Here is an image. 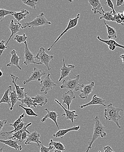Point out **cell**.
<instances>
[{
    "label": "cell",
    "mask_w": 124,
    "mask_h": 152,
    "mask_svg": "<svg viewBox=\"0 0 124 152\" xmlns=\"http://www.w3.org/2000/svg\"><path fill=\"white\" fill-rule=\"evenodd\" d=\"M124 0H117V1L116 6L118 7L122 6L124 4Z\"/></svg>",
    "instance_id": "obj_46"
},
{
    "label": "cell",
    "mask_w": 124,
    "mask_h": 152,
    "mask_svg": "<svg viewBox=\"0 0 124 152\" xmlns=\"http://www.w3.org/2000/svg\"><path fill=\"white\" fill-rule=\"evenodd\" d=\"M49 146H52L55 150H60L63 152L65 151L64 145L61 142H54L52 139L50 140V142L49 143Z\"/></svg>",
    "instance_id": "obj_33"
},
{
    "label": "cell",
    "mask_w": 124,
    "mask_h": 152,
    "mask_svg": "<svg viewBox=\"0 0 124 152\" xmlns=\"http://www.w3.org/2000/svg\"><path fill=\"white\" fill-rule=\"evenodd\" d=\"M105 4H106V5H107L109 8L112 9L113 12V13L114 14V15H115L117 13L115 10H114V4L112 2V1H111V0H107Z\"/></svg>",
    "instance_id": "obj_40"
},
{
    "label": "cell",
    "mask_w": 124,
    "mask_h": 152,
    "mask_svg": "<svg viewBox=\"0 0 124 152\" xmlns=\"http://www.w3.org/2000/svg\"><path fill=\"white\" fill-rule=\"evenodd\" d=\"M3 75V73L2 72L0 71V77L2 76V75Z\"/></svg>",
    "instance_id": "obj_50"
},
{
    "label": "cell",
    "mask_w": 124,
    "mask_h": 152,
    "mask_svg": "<svg viewBox=\"0 0 124 152\" xmlns=\"http://www.w3.org/2000/svg\"><path fill=\"white\" fill-rule=\"evenodd\" d=\"M75 98V96L74 94V91H68L62 95L61 99L63 100V104H66L68 108V110H70V105L73 99Z\"/></svg>",
    "instance_id": "obj_17"
},
{
    "label": "cell",
    "mask_w": 124,
    "mask_h": 152,
    "mask_svg": "<svg viewBox=\"0 0 124 152\" xmlns=\"http://www.w3.org/2000/svg\"><path fill=\"white\" fill-rule=\"evenodd\" d=\"M33 100V103L36 104L40 106H43L48 102V99L44 95L37 94L34 97H31Z\"/></svg>",
    "instance_id": "obj_24"
},
{
    "label": "cell",
    "mask_w": 124,
    "mask_h": 152,
    "mask_svg": "<svg viewBox=\"0 0 124 152\" xmlns=\"http://www.w3.org/2000/svg\"><path fill=\"white\" fill-rule=\"evenodd\" d=\"M32 125V123H29V124H27L22 129H21V130L19 131L18 132H16V133H14V134H12L13 135L12 136H10V137H9L8 138L9 140H11V139H16V140H18V142H20L21 143V142H22V133L24 132H27L28 134H30V132H29V131H28L27 128H28L30 126H31Z\"/></svg>",
    "instance_id": "obj_21"
},
{
    "label": "cell",
    "mask_w": 124,
    "mask_h": 152,
    "mask_svg": "<svg viewBox=\"0 0 124 152\" xmlns=\"http://www.w3.org/2000/svg\"><path fill=\"white\" fill-rule=\"evenodd\" d=\"M30 14L29 12L25 9H22L19 12H14L13 16L14 17L16 20L20 22L23 19H25L27 15Z\"/></svg>",
    "instance_id": "obj_25"
},
{
    "label": "cell",
    "mask_w": 124,
    "mask_h": 152,
    "mask_svg": "<svg viewBox=\"0 0 124 152\" xmlns=\"http://www.w3.org/2000/svg\"><path fill=\"white\" fill-rule=\"evenodd\" d=\"M0 142L8 145L9 147H12L15 149L16 151H22L23 150L22 145H18V141H16L12 140H0Z\"/></svg>",
    "instance_id": "obj_23"
},
{
    "label": "cell",
    "mask_w": 124,
    "mask_h": 152,
    "mask_svg": "<svg viewBox=\"0 0 124 152\" xmlns=\"http://www.w3.org/2000/svg\"><path fill=\"white\" fill-rule=\"evenodd\" d=\"M3 52V51H2V50H0V56H1V55H2Z\"/></svg>",
    "instance_id": "obj_52"
},
{
    "label": "cell",
    "mask_w": 124,
    "mask_h": 152,
    "mask_svg": "<svg viewBox=\"0 0 124 152\" xmlns=\"http://www.w3.org/2000/svg\"><path fill=\"white\" fill-rule=\"evenodd\" d=\"M88 2L89 4L92 6V10L95 14H99L103 15L105 13L103 7L99 0H89Z\"/></svg>",
    "instance_id": "obj_14"
},
{
    "label": "cell",
    "mask_w": 124,
    "mask_h": 152,
    "mask_svg": "<svg viewBox=\"0 0 124 152\" xmlns=\"http://www.w3.org/2000/svg\"><path fill=\"white\" fill-rule=\"evenodd\" d=\"M120 112L124 111L122 109L114 107L113 104L111 103L107 106V109L104 110V117L107 121L114 122L119 129H121V125H119V120L122 118L120 115Z\"/></svg>",
    "instance_id": "obj_1"
},
{
    "label": "cell",
    "mask_w": 124,
    "mask_h": 152,
    "mask_svg": "<svg viewBox=\"0 0 124 152\" xmlns=\"http://www.w3.org/2000/svg\"><path fill=\"white\" fill-rule=\"evenodd\" d=\"M98 152H101L100 151H99Z\"/></svg>",
    "instance_id": "obj_54"
},
{
    "label": "cell",
    "mask_w": 124,
    "mask_h": 152,
    "mask_svg": "<svg viewBox=\"0 0 124 152\" xmlns=\"http://www.w3.org/2000/svg\"><path fill=\"white\" fill-rule=\"evenodd\" d=\"M18 101H20V102L22 103V104H25L27 106L28 108H32V107H34L36 108L38 104H34L33 103V100L31 97L28 96H26L25 97L24 99H18Z\"/></svg>",
    "instance_id": "obj_27"
},
{
    "label": "cell",
    "mask_w": 124,
    "mask_h": 152,
    "mask_svg": "<svg viewBox=\"0 0 124 152\" xmlns=\"http://www.w3.org/2000/svg\"><path fill=\"white\" fill-rule=\"evenodd\" d=\"M7 120H0V132L1 131L3 127H4V125L7 124Z\"/></svg>",
    "instance_id": "obj_44"
},
{
    "label": "cell",
    "mask_w": 124,
    "mask_h": 152,
    "mask_svg": "<svg viewBox=\"0 0 124 152\" xmlns=\"http://www.w3.org/2000/svg\"><path fill=\"white\" fill-rule=\"evenodd\" d=\"M106 100L105 99L101 97H98L97 95H94L92 97L91 101H90L87 104L80 106V108L83 109L84 108L92 105H102L106 107Z\"/></svg>",
    "instance_id": "obj_13"
},
{
    "label": "cell",
    "mask_w": 124,
    "mask_h": 152,
    "mask_svg": "<svg viewBox=\"0 0 124 152\" xmlns=\"http://www.w3.org/2000/svg\"><path fill=\"white\" fill-rule=\"evenodd\" d=\"M19 107L22 108L25 111L27 115L29 116H33L37 117L38 116V115H37L36 114L34 110H32V108H26L23 106V104L19 105Z\"/></svg>",
    "instance_id": "obj_37"
},
{
    "label": "cell",
    "mask_w": 124,
    "mask_h": 152,
    "mask_svg": "<svg viewBox=\"0 0 124 152\" xmlns=\"http://www.w3.org/2000/svg\"><path fill=\"white\" fill-rule=\"evenodd\" d=\"M80 75H75V79L68 80H64L61 86V89H66L68 91H78L79 90L81 85L79 84Z\"/></svg>",
    "instance_id": "obj_4"
},
{
    "label": "cell",
    "mask_w": 124,
    "mask_h": 152,
    "mask_svg": "<svg viewBox=\"0 0 124 152\" xmlns=\"http://www.w3.org/2000/svg\"><path fill=\"white\" fill-rule=\"evenodd\" d=\"M80 14H78L77 16V17H76L75 18H73V19H70V21H69V23H68V25H67L66 28V29H65L63 32H62L61 34L57 38V39H56L55 40V41L54 43L52 45V46H51L49 49H48V51H50L51 50L52 48L54 45H55V44H56V43H57L59 40H60V39L61 38V37L65 33H66L68 30L74 28L76 27V26L78 25V20H79V18H80Z\"/></svg>",
    "instance_id": "obj_8"
},
{
    "label": "cell",
    "mask_w": 124,
    "mask_h": 152,
    "mask_svg": "<svg viewBox=\"0 0 124 152\" xmlns=\"http://www.w3.org/2000/svg\"><path fill=\"white\" fill-rule=\"evenodd\" d=\"M4 146H3V147H2L1 148V149H0V152H3V148L4 147Z\"/></svg>",
    "instance_id": "obj_51"
},
{
    "label": "cell",
    "mask_w": 124,
    "mask_h": 152,
    "mask_svg": "<svg viewBox=\"0 0 124 152\" xmlns=\"http://www.w3.org/2000/svg\"><path fill=\"white\" fill-rule=\"evenodd\" d=\"M11 78L12 80V83L14 85L15 88L16 90V93L17 94V96H18V99H23L25 98L27 94L28 93H26L24 92V88L22 87L20 88L16 84V81L18 80H20L18 77H16L14 75L10 74Z\"/></svg>",
    "instance_id": "obj_11"
},
{
    "label": "cell",
    "mask_w": 124,
    "mask_h": 152,
    "mask_svg": "<svg viewBox=\"0 0 124 152\" xmlns=\"http://www.w3.org/2000/svg\"><path fill=\"white\" fill-rule=\"evenodd\" d=\"M51 22H49L45 18L44 13H41L33 21L23 24L21 28L23 29L27 27L32 28L34 29L35 27L43 26L45 25H51Z\"/></svg>",
    "instance_id": "obj_3"
},
{
    "label": "cell",
    "mask_w": 124,
    "mask_h": 152,
    "mask_svg": "<svg viewBox=\"0 0 124 152\" xmlns=\"http://www.w3.org/2000/svg\"><path fill=\"white\" fill-rule=\"evenodd\" d=\"M26 125L27 123H25L24 121H23L20 125L17 126V128H16L13 130L9 132H3L1 133V134L4 138H8V139L9 137H10V135L14 134V133L18 132L19 131L21 130L22 129L24 128V127Z\"/></svg>",
    "instance_id": "obj_26"
},
{
    "label": "cell",
    "mask_w": 124,
    "mask_h": 152,
    "mask_svg": "<svg viewBox=\"0 0 124 152\" xmlns=\"http://www.w3.org/2000/svg\"><path fill=\"white\" fill-rule=\"evenodd\" d=\"M94 132L86 152H89V150L92 149V144L98 138L101 137L103 138L106 136V133L105 131V126L100 121V119L98 116H96L94 118Z\"/></svg>",
    "instance_id": "obj_2"
},
{
    "label": "cell",
    "mask_w": 124,
    "mask_h": 152,
    "mask_svg": "<svg viewBox=\"0 0 124 152\" xmlns=\"http://www.w3.org/2000/svg\"><path fill=\"white\" fill-rule=\"evenodd\" d=\"M75 66L71 64L66 66L65 62V58H63V66L61 68V75L59 81L60 82H62V80L64 78L69 76L71 75V71L75 69Z\"/></svg>",
    "instance_id": "obj_12"
},
{
    "label": "cell",
    "mask_w": 124,
    "mask_h": 152,
    "mask_svg": "<svg viewBox=\"0 0 124 152\" xmlns=\"http://www.w3.org/2000/svg\"><path fill=\"white\" fill-rule=\"evenodd\" d=\"M12 90V87L11 86H9L7 88V90L4 92V94L2 98L0 100V104L2 103H5L8 104L9 106H12L11 104V99L9 96V92Z\"/></svg>",
    "instance_id": "obj_28"
},
{
    "label": "cell",
    "mask_w": 124,
    "mask_h": 152,
    "mask_svg": "<svg viewBox=\"0 0 124 152\" xmlns=\"http://www.w3.org/2000/svg\"><path fill=\"white\" fill-rule=\"evenodd\" d=\"M80 87H82V89L80 90L79 97L82 99H87L89 96L93 92V89L95 87V83L92 82L90 84L87 85L82 84Z\"/></svg>",
    "instance_id": "obj_10"
},
{
    "label": "cell",
    "mask_w": 124,
    "mask_h": 152,
    "mask_svg": "<svg viewBox=\"0 0 124 152\" xmlns=\"http://www.w3.org/2000/svg\"><path fill=\"white\" fill-rule=\"evenodd\" d=\"M25 115V114L24 113H23L22 115H21L19 116V118H18V119H17L13 124H9V125H10V126H13V127L14 128V129H15L16 128H17V126H18V125H20V124L23 122V121L22 119L24 117Z\"/></svg>",
    "instance_id": "obj_39"
},
{
    "label": "cell",
    "mask_w": 124,
    "mask_h": 152,
    "mask_svg": "<svg viewBox=\"0 0 124 152\" xmlns=\"http://www.w3.org/2000/svg\"><path fill=\"white\" fill-rule=\"evenodd\" d=\"M27 39V37L26 35V34H24L22 36H19L18 35L16 36L14 38V40H16L18 44H20L26 42Z\"/></svg>",
    "instance_id": "obj_38"
},
{
    "label": "cell",
    "mask_w": 124,
    "mask_h": 152,
    "mask_svg": "<svg viewBox=\"0 0 124 152\" xmlns=\"http://www.w3.org/2000/svg\"><path fill=\"white\" fill-rule=\"evenodd\" d=\"M120 57L122 59L123 63L124 64V54H123L120 55Z\"/></svg>",
    "instance_id": "obj_48"
},
{
    "label": "cell",
    "mask_w": 124,
    "mask_h": 152,
    "mask_svg": "<svg viewBox=\"0 0 124 152\" xmlns=\"http://www.w3.org/2000/svg\"><path fill=\"white\" fill-rule=\"evenodd\" d=\"M115 22L117 24H122L124 23V15L123 11H120L115 15Z\"/></svg>",
    "instance_id": "obj_35"
},
{
    "label": "cell",
    "mask_w": 124,
    "mask_h": 152,
    "mask_svg": "<svg viewBox=\"0 0 124 152\" xmlns=\"http://www.w3.org/2000/svg\"><path fill=\"white\" fill-rule=\"evenodd\" d=\"M12 57H11V60H10V62L7 64L6 66L7 67H10L12 66H16L20 70H22V68L19 66V62L20 61V58H19V56L17 54L16 50H12L11 52Z\"/></svg>",
    "instance_id": "obj_19"
},
{
    "label": "cell",
    "mask_w": 124,
    "mask_h": 152,
    "mask_svg": "<svg viewBox=\"0 0 124 152\" xmlns=\"http://www.w3.org/2000/svg\"><path fill=\"white\" fill-rule=\"evenodd\" d=\"M45 110L47 111V115L44 116V118L41 120V121L43 123V122L46 121L47 119L50 118L53 121L54 123H55L56 127L59 129V130H60L59 125H58V123H57V118H58V117H59L58 113H56L55 111H49V110H48L47 108H45Z\"/></svg>",
    "instance_id": "obj_18"
},
{
    "label": "cell",
    "mask_w": 124,
    "mask_h": 152,
    "mask_svg": "<svg viewBox=\"0 0 124 152\" xmlns=\"http://www.w3.org/2000/svg\"><path fill=\"white\" fill-rule=\"evenodd\" d=\"M97 39L98 40H100L101 42H103V43H104V44H106V45L109 46L111 45H114L117 48H121L123 49L124 50V46L123 45H119L118 44L116 41L114 40H113V39H109V40H103V39H102L100 38L99 36H98L97 37Z\"/></svg>",
    "instance_id": "obj_32"
},
{
    "label": "cell",
    "mask_w": 124,
    "mask_h": 152,
    "mask_svg": "<svg viewBox=\"0 0 124 152\" xmlns=\"http://www.w3.org/2000/svg\"><path fill=\"white\" fill-rule=\"evenodd\" d=\"M9 93L10 94L9 98L11 99V104H12V106L10 107V110H12L13 109L15 105L17 103V101H18V96H17V93H16L15 87L13 91H11Z\"/></svg>",
    "instance_id": "obj_29"
},
{
    "label": "cell",
    "mask_w": 124,
    "mask_h": 152,
    "mask_svg": "<svg viewBox=\"0 0 124 152\" xmlns=\"http://www.w3.org/2000/svg\"><path fill=\"white\" fill-rule=\"evenodd\" d=\"M46 75V72H42L41 70L37 68H35L34 70L31 72V75L29 78H28L27 80L24 82V85L30 83L31 81H37L41 82V78L42 76Z\"/></svg>",
    "instance_id": "obj_9"
},
{
    "label": "cell",
    "mask_w": 124,
    "mask_h": 152,
    "mask_svg": "<svg viewBox=\"0 0 124 152\" xmlns=\"http://www.w3.org/2000/svg\"><path fill=\"white\" fill-rule=\"evenodd\" d=\"M22 2L23 3L32 9H36L37 8V5L38 4L37 0H23Z\"/></svg>",
    "instance_id": "obj_36"
},
{
    "label": "cell",
    "mask_w": 124,
    "mask_h": 152,
    "mask_svg": "<svg viewBox=\"0 0 124 152\" xmlns=\"http://www.w3.org/2000/svg\"><path fill=\"white\" fill-rule=\"evenodd\" d=\"M40 149V152H49L50 151L53 150V147L52 146H49V147H47L42 145Z\"/></svg>",
    "instance_id": "obj_41"
},
{
    "label": "cell",
    "mask_w": 124,
    "mask_h": 152,
    "mask_svg": "<svg viewBox=\"0 0 124 152\" xmlns=\"http://www.w3.org/2000/svg\"><path fill=\"white\" fill-rule=\"evenodd\" d=\"M41 135L38 132L35 131L32 133L28 134L27 139L25 142V144H30L31 142H35L37 144L39 148H40V144L41 143V142L40 140Z\"/></svg>",
    "instance_id": "obj_16"
},
{
    "label": "cell",
    "mask_w": 124,
    "mask_h": 152,
    "mask_svg": "<svg viewBox=\"0 0 124 152\" xmlns=\"http://www.w3.org/2000/svg\"><path fill=\"white\" fill-rule=\"evenodd\" d=\"M123 15H124V11L123 12Z\"/></svg>",
    "instance_id": "obj_53"
},
{
    "label": "cell",
    "mask_w": 124,
    "mask_h": 152,
    "mask_svg": "<svg viewBox=\"0 0 124 152\" xmlns=\"http://www.w3.org/2000/svg\"><path fill=\"white\" fill-rule=\"evenodd\" d=\"M80 129V126L78 125L66 129L59 130L56 133L53 134V136L55 138H61L63 139V136L68 132L72 131H77Z\"/></svg>",
    "instance_id": "obj_22"
},
{
    "label": "cell",
    "mask_w": 124,
    "mask_h": 152,
    "mask_svg": "<svg viewBox=\"0 0 124 152\" xmlns=\"http://www.w3.org/2000/svg\"><path fill=\"white\" fill-rule=\"evenodd\" d=\"M51 74H48L47 76L41 81L40 91L47 94L49 91L52 90L54 86H56V84L53 80L50 78Z\"/></svg>",
    "instance_id": "obj_6"
},
{
    "label": "cell",
    "mask_w": 124,
    "mask_h": 152,
    "mask_svg": "<svg viewBox=\"0 0 124 152\" xmlns=\"http://www.w3.org/2000/svg\"><path fill=\"white\" fill-rule=\"evenodd\" d=\"M5 41L4 40H2L0 41V50L4 51L6 48H8L9 47L5 46Z\"/></svg>",
    "instance_id": "obj_42"
},
{
    "label": "cell",
    "mask_w": 124,
    "mask_h": 152,
    "mask_svg": "<svg viewBox=\"0 0 124 152\" xmlns=\"http://www.w3.org/2000/svg\"><path fill=\"white\" fill-rule=\"evenodd\" d=\"M28 134L27 132H24L22 133V141H24V140H27V139L28 137Z\"/></svg>",
    "instance_id": "obj_45"
},
{
    "label": "cell",
    "mask_w": 124,
    "mask_h": 152,
    "mask_svg": "<svg viewBox=\"0 0 124 152\" xmlns=\"http://www.w3.org/2000/svg\"><path fill=\"white\" fill-rule=\"evenodd\" d=\"M0 71H1V69H0Z\"/></svg>",
    "instance_id": "obj_55"
},
{
    "label": "cell",
    "mask_w": 124,
    "mask_h": 152,
    "mask_svg": "<svg viewBox=\"0 0 124 152\" xmlns=\"http://www.w3.org/2000/svg\"><path fill=\"white\" fill-rule=\"evenodd\" d=\"M14 12L8 11L4 9H0V21L3 22L5 16L8 15H12L13 14Z\"/></svg>",
    "instance_id": "obj_34"
},
{
    "label": "cell",
    "mask_w": 124,
    "mask_h": 152,
    "mask_svg": "<svg viewBox=\"0 0 124 152\" xmlns=\"http://www.w3.org/2000/svg\"><path fill=\"white\" fill-rule=\"evenodd\" d=\"M108 47H109L110 50H112V51L115 50L116 48V47L114 45H109V46H108Z\"/></svg>",
    "instance_id": "obj_47"
},
{
    "label": "cell",
    "mask_w": 124,
    "mask_h": 152,
    "mask_svg": "<svg viewBox=\"0 0 124 152\" xmlns=\"http://www.w3.org/2000/svg\"><path fill=\"white\" fill-rule=\"evenodd\" d=\"M21 26H22V24L20 23H15L13 19L11 20L9 28H10L12 34H11V35L10 36V37L7 41V43L5 44V46H7L12 37H13L14 35L19 32Z\"/></svg>",
    "instance_id": "obj_20"
},
{
    "label": "cell",
    "mask_w": 124,
    "mask_h": 152,
    "mask_svg": "<svg viewBox=\"0 0 124 152\" xmlns=\"http://www.w3.org/2000/svg\"><path fill=\"white\" fill-rule=\"evenodd\" d=\"M103 23H104V24L106 26V28H107V34H108L107 38H108V39H110L112 38L114 39L117 38V32L115 28L111 27V26L108 25L105 22V20L103 21Z\"/></svg>",
    "instance_id": "obj_30"
},
{
    "label": "cell",
    "mask_w": 124,
    "mask_h": 152,
    "mask_svg": "<svg viewBox=\"0 0 124 152\" xmlns=\"http://www.w3.org/2000/svg\"><path fill=\"white\" fill-rule=\"evenodd\" d=\"M53 152H62V151H60V150H54Z\"/></svg>",
    "instance_id": "obj_49"
},
{
    "label": "cell",
    "mask_w": 124,
    "mask_h": 152,
    "mask_svg": "<svg viewBox=\"0 0 124 152\" xmlns=\"http://www.w3.org/2000/svg\"><path fill=\"white\" fill-rule=\"evenodd\" d=\"M100 19H104L108 21L115 22V15L113 13L112 11L110 12H105L100 17Z\"/></svg>",
    "instance_id": "obj_31"
},
{
    "label": "cell",
    "mask_w": 124,
    "mask_h": 152,
    "mask_svg": "<svg viewBox=\"0 0 124 152\" xmlns=\"http://www.w3.org/2000/svg\"><path fill=\"white\" fill-rule=\"evenodd\" d=\"M103 150H104V152H115L114 151L111 146H109V145L104 147Z\"/></svg>",
    "instance_id": "obj_43"
},
{
    "label": "cell",
    "mask_w": 124,
    "mask_h": 152,
    "mask_svg": "<svg viewBox=\"0 0 124 152\" xmlns=\"http://www.w3.org/2000/svg\"><path fill=\"white\" fill-rule=\"evenodd\" d=\"M55 101L58 104L60 105L61 107L64 110L65 113L62 115V116H65L66 119V120H70L71 121V122H72L73 124L74 123V121H75V120L78 117V115L76 114V111L75 110L71 111V110H66L65 108L62 105V104L57 99H55Z\"/></svg>",
    "instance_id": "obj_15"
},
{
    "label": "cell",
    "mask_w": 124,
    "mask_h": 152,
    "mask_svg": "<svg viewBox=\"0 0 124 152\" xmlns=\"http://www.w3.org/2000/svg\"><path fill=\"white\" fill-rule=\"evenodd\" d=\"M25 45V50L24 52V57L23 58L24 59L25 61L23 64H25L27 66H28L29 64H42V63L40 62H37L35 61V57L33 53L31 52L29 49L28 47L27 43L26 42L24 43Z\"/></svg>",
    "instance_id": "obj_7"
},
{
    "label": "cell",
    "mask_w": 124,
    "mask_h": 152,
    "mask_svg": "<svg viewBox=\"0 0 124 152\" xmlns=\"http://www.w3.org/2000/svg\"><path fill=\"white\" fill-rule=\"evenodd\" d=\"M35 58L38 59L40 62L44 64L47 67L48 70L50 71L51 69L49 67L50 61L53 60L55 57L52 55H49L45 52V49L41 47L38 53L35 57Z\"/></svg>",
    "instance_id": "obj_5"
}]
</instances>
